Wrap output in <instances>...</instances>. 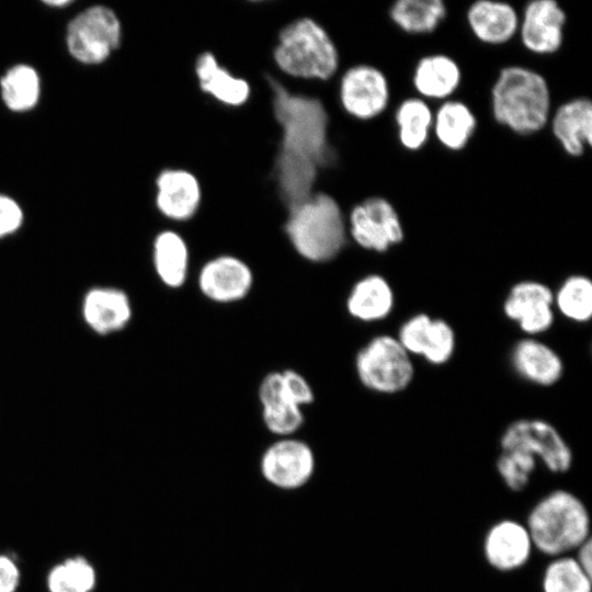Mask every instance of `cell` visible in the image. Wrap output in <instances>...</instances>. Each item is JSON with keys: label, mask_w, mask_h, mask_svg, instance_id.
<instances>
[{"label": "cell", "mask_w": 592, "mask_h": 592, "mask_svg": "<svg viewBox=\"0 0 592 592\" xmlns=\"http://www.w3.org/2000/svg\"><path fill=\"white\" fill-rule=\"evenodd\" d=\"M295 11L275 32L269 50L272 71L291 86H323L342 68L339 46L329 30L294 1Z\"/></svg>", "instance_id": "cell-1"}, {"label": "cell", "mask_w": 592, "mask_h": 592, "mask_svg": "<svg viewBox=\"0 0 592 592\" xmlns=\"http://www.w3.org/2000/svg\"><path fill=\"white\" fill-rule=\"evenodd\" d=\"M282 230L293 250L314 263L337 258L349 238L342 203L320 189L286 206Z\"/></svg>", "instance_id": "cell-2"}, {"label": "cell", "mask_w": 592, "mask_h": 592, "mask_svg": "<svg viewBox=\"0 0 592 592\" xmlns=\"http://www.w3.org/2000/svg\"><path fill=\"white\" fill-rule=\"evenodd\" d=\"M524 524L534 550L549 558L570 555L591 538V520L585 503L566 489H555L538 499Z\"/></svg>", "instance_id": "cell-3"}, {"label": "cell", "mask_w": 592, "mask_h": 592, "mask_svg": "<svg viewBox=\"0 0 592 592\" xmlns=\"http://www.w3.org/2000/svg\"><path fill=\"white\" fill-rule=\"evenodd\" d=\"M492 114L511 130L530 135L547 123L550 93L545 78L520 66L502 69L491 90Z\"/></svg>", "instance_id": "cell-4"}, {"label": "cell", "mask_w": 592, "mask_h": 592, "mask_svg": "<svg viewBox=\"0 0 592 592\" xmlns=\"http://www.w3.org/2000/svg\"><path fill=\"white\" fill-rule=\"evenodd\" d=\"M355 371L364 387L383 395L407 389L414 378L412 356L389 334L376 335L358 350Z\"/></svg>", "instance_id": "cell-5"}, {"label": "cell", "mask_w": 592, "mask_h": 592, "mask_svg": "<svg viewBox=\"0 0 592 592\" xmlns=\"http://www.w3.org/2000/svg\"><path fill=\"white\" fill-rule=\"evenodd\" d=\"M123 25L116 12L102 4L76 14L66 29V46L73 59L84 65L104 62L118 49Z\"/></svg>", "instance_id": "cell-6"}, {"label": "cell", "mask_w": 592, "mask_h": 592, "mask_svg": "<svg viewBox=\"0 0 592 592\" xmlns=\"http://www.w3.org/2000/svg\"><path fill=\"white\" fill-rule=\"evenodd\" d=\"M332 83H334L335 105L354 121H372L388 105L387 78L382 70L371 64L357 62L341 68Z\"/></svg>", "instance_id": "cell-7"}, {"label": "cell", "mask_w": 592, "mask_h": 592, "mask_svg": "<svg viewBox=\"0 0 592 592\" xmlns=\"http://www.w3.org/2000/svg\"><path fill=\"white\" fill-rule=\"evenodd\" d=\"M501 451L519 449L537 460L551 474H566L573 465V453L561 433L539 418L512 421L499 440Z\"/></svg>", "instance_id": "cell-8"}, {"label": "cell", "mask_w": 592, "mask_h": 592, "mask_svg": "<svg viewBox=\"0 0 592 592\" xmlns=\"http://www.w3.org/2000/svg\"><path fill=\"white\" fill-rule=\"evenodd\" d=\"M203 200L202 181L192 169L168 164L156 172L152 202L166 221L179 226L191 223L200 213Z\"/></svg>", "instance_id": "cell-9"}, {"label": "cell", "mask_w": 592, "mask_h": 592, "mask_svg": "<svg viewBox=\"0 0 592 592\" xmlns=\"http://www.w3.org/2000/svg\"><path fill=\"white\" fill-rule=\"evenodd\" d=\"M348 237L360 248L387 252L403 238V227L392 204L382 196H367L346 214Z\"/></svg>", "instance_id": "cell-10"}, {"label": "cell", "mask_w": 592, "mask_h": 592, "mask_svg": "<svg viewBox=\"0 0 592 592\" xmlns=\"http://www.w3.org/2000/svg\"><path fill=\"white\" fill-rule=\"evenodd\" d=\"M192 73L197 90L219 106L241 109L252 98L253 84L250 78L220 62L216 54L207 47L195 54Z\"/></svg>", "instance_id": "cell-11"}, {"label": "cell", "mask_w": 592, "mask_h": 592, "mask_svg": "<svg viewBox=\"0 0 592 592\" xmlns=\"http://www.w3.org/2000/svg\"><path fill=\"white\" fill-rule=\"evenodd\" d=\"M316 459L312 448L304 441L281 437L263 452L260 471L273 487L293 491L308 483L315 473Z\"/></svg>", "instance_id": "cell-12"}, {"label": "cell", "mask_w": 592, "mask_h": 592, "mask_svg": "<svg viewBox=\"0 0 592 592\" xmlns=\"http://www.w3.org/2000/svg\"><path fill=\"white\" fill-rule=\"evenodd\" d=\"M553 289L539 282L524 280L509 291L502 309L508 319L514 321L528 337L548 331L555 321Z\"/></svg>", "instance_id": "cell-13"}, {"label": "cell", "mask_w": 592, "mask_h": 592, "mask_svg": "<svg viewBox=\"0 0 592 592\" xmlns=\"http://www.w3.org/2000/svg\"><path fill=\"white\" fill-rule=\"evenodd\" d=\"M197 284L212 301L229 304L244 298L252 288L253 273L241 258L221 253L208 259L200 269Z\"/></svg>", "instance_id": "cell-14"}, {"label": "cell", "mask_w": 592, "mask_h": 592, "mask_svg": "<svg viewBox=\"0 0 592 592\" xmlns=\"http://www.w3.org/2000/svg\"><path fill=\"white\" fill-rule=\"evenodd\" d=\"M534 546L524 523L502 519L493 523L482 539V555L496 571L513 572L531 560Z\"/></svg>", "instance_id": "cell-15"}, {"label": "cell", "mask_w": 592, "mask_h": 592, "mask_svg": "<svg viewBox=\"0 0 592 592\" xmlns=\"http://www.w3.org/2000/svg\"><path fill=\"white\" fill-rule=\"evenodd\" d=\"M80 314L90 331L106 337L127 328L133 318V305L124 289L95 285L84 292Z\"/></svg>", "instance_id": "cell-16"}, {"label": "cell", "mask_w": 592, "mask_h": 592, "mask_svg": "<svg viewBox=\"0 0 592 592\" xmlns=\"http://www.w3.org/2000/svg\"><path fill=\"white\" fill-rule=\"evenodd\" d=\"M283 372H272L259 386L262 419L266 429L280 437L292 436L304 423L299 398Z\"/></svg>", "instance_id": "cell-17"}, {"label": "cell", "mask_w": 592, "mask_h": 592, "mask_svg": "<svg viewBox=\"0 0 592 592\" xmlns=\"http://www.w3.org/2000/svg\"><path fill=\"white\" fill-rule=\"evenodd\" d=\"M566 14L554 0L530 2L521 23L523 45L532 53L546 55L559 49L563 39Z\"/></svg>", "instance_id": "cell-18"}, {"label": "cell", "mask_w": 592, "mask_h": 592, "mask_svg": "<svg viewBox=\"0 0 592 592\" xmlns=\"http://www.w3.org/2000/svg\"><path fill=\"white\" fill-rule=\"evenodd\" d=\"M510 363L521 378L542 387L557 384L563 374V362L559 354L533 337L523 338L513 345Z\"/></svg>", "instance_id": "cell-19"}, {"label": "cell", "mask_w": 592, "mask_h": 592, "mask_svg": "<svg viewBox=\"0 0 592 592\" xmlns=\"http://www.w3.org/2000/svg\"><path fill=\"white\" fill-rule=\"evenodd\" d=\"M190 246L185 235L173 227L160 229L151 243V258L160 282L169 288L181 287L187 277Z\"/></svg>", "instance_id": "cell-20"}, {"label": "cell", "mask_w": 592, "mask_h": 592, "mask_svg": "<svg viewBox=\"0 0 592 592\" xmlns=\"http://www.w3.org/2000/svg\"><path fill=\"white\" fill-rule=\"evenodd\" d=\"M551 129L569 156H581L592 143L591 101L578 98L561 104L553 116Z\"/></svg>", "instance_id": "cell-21"}, {"label": "cell", "mask_w": 592, "mask_h": 592, "mask_svg": "<svg viewBox=\"0 0 592 592\" xmlns=\"http://www.w3.org/2000/svg\"><path fill=\"white\" fill-rule=\"evenodd\" d=\"M394 305V289L379 274H368L355 282L345 303L349 315L361 322L384 320L391 314Z\"/></svg>", "instance_id": "cell-22"}, {"label": "cell", "mask_w": 592, "mask_h": 592, "mask_svg": "<svg viewBox=\"0 0 592 592\" xmlns=\"http://www.w3.org/2000/svg\"><path fill=\"white\" fill-rule=\"evenodd\" d=\"M468 25L474 35L486 44H503L510 41L519 29L515 9L505 2L480 0L467 11Z\"/></svg>", "instance_id": "cell-23"}, {"label": "cell", "mask_w": 592, "mask_h": 592, "mask_svg": "<svg viewBox=\"0 0 592 592\" xmlns=\"http://www.w3.org/2000/svg\"><path fill=\"white\" fill-rule=\"evenodd\" d=\"M412 79L415 90L424 98L445 99L458 88L462 73L454 59L436 54L419 60Z\"/></svg>", "instance_id": "cell-24"}, {"label": "cell", "mask_w": 592, "mask_h": 592, "mask_svg": "<svg viewBox=\"0 0 592 592\" xmlns=\"http://www.w3.org/2000/svg\"><path fill=\"white\" fill-rule=\"evenodd\" d=\"M42 82L37 70L27 64L10 67L0 78V95L12 112L23 113L34 109L41 98Z\"/></svg>", "instance_id": "cell-25"}, {"label": "cell", "mask_w": 592, "mask_h": 592, "mask_svg": "<svg viewBox=\"0 0 592 592\" xmlns=\"http://www.w3.org/2000/svg\"><path fill=\"white\" fill-rule=\"evenodd\" d=\"M434 132L439 141L451 150L463 149L476 129V117L463 102L447 101L437 110Z\"/></svg>", "instance_id": "cell-26"}, {"label": "cell", "mask_w": 592, "mask_h": 592, "mask_svg": "<svg viewBox=\"0 0 592 592\" xmlns=\"http://www.w3.org/2000/svg\"><path fill=\"white\" fill-rule=\"evenodd\" d=\"M389 15L402 31L411 34L433 32L446 16V7L441 0H399Z\"/></svg>", "instance_id": "cell-27"}, {"label": "cell", "mask_w": 592, "mask_h": 592, "mask_svg": "<svg viewBox=\"0 0 592 592\" xmlns=\"http://www.w3.org/2000/svg\"><path fill=\"white\" fill-rule=\"evenodd\" d=\"M455 346L456 337L452 326L444 319L430 316L418 332L413 355L440 366L453 357Z\"/></svg>", "instance_id": "cell-28"}, {"label": "cell", "mask_w": 592, "mask_h": 592, "mask_svg": "<svg viewBox=\"0 0 592 592\" xmlns=\"http://www.w3.org/2000/svg\"><path fill=\"white\" fill-rule=\"evenodd\" d=\"M96 581L93 565L78 555L68 557L49 569L46 588L48 592H93Z\"/></svg>", "instance_id": "cell-29"}, {"label": "cell", "mask_w": 592, "mask_h": 592, "mask_svg": "<svg viewBox=\"0 0 592 592\" xmlns=\"http://www.w3.org/2000/svg\"><path fill=\"white\" fill-rule=\"evenodd\" d=\"M399 140L409 150H418L426 143L433 124V114L421 99L405 100L396 111Z\"/></svg>", "instance_id": "cell-30"}, {"label": "cell", "mask_w": 592, "mask_h": 592, "mask_svg": "<svg viewBox=\"0 0 592 592\" xmlns=\"http://www.w3.org/2000/svg\"><path fill=\"white\" fill-rule=\"evenodd\" d=\"M554 307L572 322H588L592 317V281L582 274L565 278L554 293Z\"/></svg>", "instance_id": "cell-31"}, {"label": "cell", "mask_w": 592, "mask_h": 592, "mask_svg": "<svg viewBox=\"0 0 592 592\" xmlns=\"http://www.w3.org/2000/svg\"><path fill=\"white\" fill-rule=\"evenodd\" d=\"M542 592H592V576L572 554L550 558L542 574Z\"/></svg>", "instance_id": "cell-32"}, {"label": "cell", "mask_w": 592, "mask_h": 592, "mask_svg": "<svg viewBox=\"0 0 592 592\" xmlns=\"http://www.w3.org/2000/svg\"><path fill=\"white\" fill-rule=\"evenodd\" d=\"M538 465V460L532 455L519 451H501L496 460V470L512 492H522L531 482Z\"/></svg>", "instance_id": "cell-33"}, {"label": "cell", "mask_w": 592, "mask_h": 592, "mask_svg": "<svg viewBox=\"0 0 592 592\" xmlns=\"http://www.w3.org/2000/svg\"><path fill=\"white\" fill-rule=\"evenodd\" d=\"M24 223L21 205L11 196L0 194V239L16 234Z\"/></svg>", "instance_id": "cell-34"}, {"label": "cell", "mask_w": 592, "mask_h": 592, "mask_svg": "<svg viewBox=\"0 0 592 592\" xmlns=\"http://www.w3.org/2000/svg\"><path fill=\"white\" fill-rule=\"evenodd\" d=\"M21 583V570L13 557L0 553V592H16Z\"/></svg>", "instance_id": "cell-35"}, {"label": "cell", "mask_w": 592, "mask_h": 592, "mask_svg": "<svg viewBox=\"0 0 592 592\" xmlns=\"http://www.w3.org/2000/svg\"><path fill=\"white\" fill-rule=\"evenodd\" d=\"M573 557L581 568L590 576H592V540L589 538L581 544L574 551Z\"/></svg>", "instance_id": "cell-36"}, {"label": "cell", "mask_w": 592, "mask_h": 592, "mask_svg": "<svg viewBox=\"0 0 592 592\" xmlns=\"http://www.w3.org/2000/svg\"><path fill=\"white\" fill-rule=\"evenodd\" d=\"M47 5H52V7H65V5H68L69 3H71V1H68V0H60V1H46L45 2Z\"/></svg>", "instance_id": "cell-37"}]
</instances>
